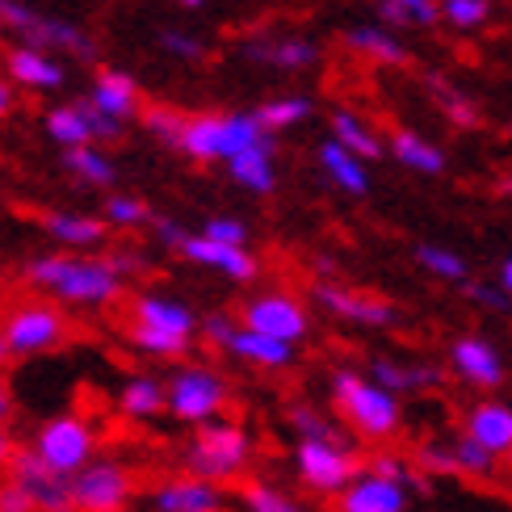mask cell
<instances>
[{"mask_svg": "<svg viewBox=\"0 0 512 512\" xmlns=\"http://www.w3.org/2000/svg\"><path fill=\"white\" fill-rule=\"evenodd\" d=\"M328 139H336L340 147H349L353 156H361V160H378L387 147H382V139H378V131L374 126L361 118V114H353V110H332V118H328Z\"/></svg>", "mask_w": 512, "mask_h": 512, "instance_id": "26", "label": "cell"}, {"mask_svg": "<svg viewBox=\"0 0 512 512\" xmlns=\"http://www.w3.org/2000/svg\"><path fill=\"white\" fill-rule=\"evenodd\" d=\"M89 105V101H84ZM89 126H93V139H105V143H114V139H122V122H114V118H105V114H97L93 105H89Z\"/></svg>", "mask_w": 512, "mask_h": 512, "instance_id": "53", "label": "cell"}, {"mask_svg": "<svg viewBox=\"0 0 512 512\" xmlns=\"http://www.w3.org/2000/svg\"><path fill=\"white\" fill-rule=\"evenodd\" d=\"M450 361H454L458 378H466L471 387L492 391L504 382V357L492 340H483V336H458L450 345Z\"/></svg>", "mask_w": 512, "mask_h": 512, "instance_id": "16", "label": "cell"}, {"mask_svg": "<svg viewBox=\"0 0 512 512\" xmlns=\"http://www.w3.org/2000/svg\"><path fill=\"white\" fill-rule=\"evenodd\" d=\"M273 135L261 126L256 110H231V114H189L185 122V135H181V152L189 160H202V164H231L236 156L252 152V147L269 143Z\"/></svg>", "mask_w": 512, "mask_h": 512, "instance_id": "2", "label": "cell"}, {"mask_svg": "<svg viewBox=\"0 0 512 512\" xmlns=\"http://www.w3.org/2000/svg\"><path fill=\"white\" fill-rule=\"evenodd\" d=\"M5 76L9 84H21V89L30 93H55L63 89V63L51 55V51H38V47H26V42H17V47L5 51Z\"/></svg>", "mask_w": 512, "mask_h": 512, "instance_id": "15", "label": "cell"}, {"mask_svg": "<svg viewBox=\"0 0 512 512\" xmlns=\"http://www.w3.org/2000/svg\"><path fill=\"white\" fill-rule=\"evenodd\" d=\"M0 512H38V508H34V500L9 479V483H0Z\"/></svg>", "mask_w": 512, "mask_h": 512, "instance_id": "51", "label": "cell"}, {"mask_svg": "<svg viewBox=\"0 0 512 512\" xmlns=\"http://www.w3.org/2000/svg\"><path fill=\"white\" fill-rule=\"evenodd\" d=\"M248 433L240 424L231 420H210L198 429L194 445H189V471L194 479H206V483H231L240 475V466L248 462Z\"/></svg>", "mask_w": 512, "mask_h": 512, "instance_id": "5", "label": "cell"}, {"mask_svg": "<svg viewBox=\"0 0 512 512\" xmlns=\"http://www.w3.org/2000/svg\"><path fill=\"white\" fill-rule=\"evenodd\" d=\"M122 412L126 416H156V412H164L168 408V391L160 387V382L156 378H131V382H126V387H122Z\"/></svg>", "mask_w": 512, "mask_h": 512, "instance_id": "37", "label": "cell"}, {"mask_svg": "<svg viewBox=\"0 0 512 512\" xmlns=\"http://www.w3.org/2000/svg\"><path fill=\"white\" fill-rule=\"evenodd\" d=\"M0 30H5V26H0Z\"/></svg>", "mask_w": 512, "mask_h": 512, "instance_id": "62", "label": "cell"}, {"mask_svg": "<svg viewBox=\"0 0 512 512\" xmlns=\"http://www.w3.org/2000/svg\"><path fill=\"white\" fill-rule=\"evenodd\" d=\"M403 487L387 483V479H357L353 487H345L336 500V512H403Z\"/></svg>", "mask_w": 512, "mask_h": 512, "instance_id": "24", "label": "cell"}, {"mask_svg": "<svg viewBox=\"0 0 512 512\" xmlns=\"http://www.w3.org/2000/svg\"><path fill=\"white\" fill-rule=\"evenodd\" d=\"M466 437H475L487 454H512V408L508 403H475L466 416Z\"/></svg>", "mask_w": 512, "mask_h": 512, "instance_id": "22", "label": "cell"}, {"mask_svg": "<svg viewBox=\"0 0 512 512\" xmlns=\"http://www.w3.org/2000/svg\"><path fill=\"white\" fill-rule=\"evenodd\" d=\"M416 466H424L429 475H462L458 471V458H454V445H437V441L420 445V450H416Z\"/></svg>", "mask_w": 512, "mask_h": 512, "instance_id": "48", "label": "cell"}, {"mask_svg": "<svg viewBox=\"0 0 512 512\" xmlns=\"http://www.w3.org/2000/svg\"><path fill=\"white\" fill-rule=\"evenodd\" d=\"M240 55L248 63H261V68H277V72H303L311 63H319V42L303 38V34H282V38H248Z\"/></svg>", "mask_w": 512, "mask_h": 512, "instance_id": "14", "label": "cell"}, {"mask_svg": "<svg viewBox=\"0 0 512 512\" xmlns=\"http://www.w3.org/2000/svg\"><path fill=\"white\" fill-rule=\"evenodd\" d=\"M240 328L261 332V336H273V340H282V345H294V340L307 336L311 319H307V307L298 303L294 294L269 290V294L244 298V307H240Z\"/></svg>", "mask_w": 512, "mask_h": 512, "instance_id": "7", "label": "cell"}, {"mask_svg": "<svg viewBox=\"0 0 512 512\" xmlns=\"http://www.w3.org/2000/svg\"><path fill=\"white\" fill-rule=\"evenodd\" d=\"M21 277L76 307H110L122 298V273L110 261H97V256H72V252L30 256Z\"/></svg>", "mask_w": 512, "mask_h": 512, "instance_id": "1", "label": "cell"}, {"mask_svg": "<svg viewBox=\"0 0 512 512\" xmlns=\"http://www.w3.org/2000/svg\"><path fill=\"white\" fill-rule=\"evenodd\" d=\"M89 454H93V429L80 416H59L38 429V458L59 475L80 471Z\"/></svg>", "mask_w": 512, "mask_h": 512, "instance_id": "11", "label": "cell"}, {"mask_svg": "<svg viewBox=\"0 0 512 512\" xmlns=\"http://www.w3.org/2000/svg\"><path fill=\"white\" fill-rule=\"evenodd\" d=\"M462 290H466V298H471V303H479V307H487V311H512V298L500 290V282L487 286V282H475V277H471V282H466Z\"/></svg>", "mask_w": 512, "mask_h": 512, "instance_id": "50", "label": "cell"}, {"mask_svg": "<svg viewBox=\"0 0 512 512\" xmlns=\"http://www.w3.org/2000/svg\"><path fill=\"white\" fill-rule=\"evenodd\" d=\"M370 475L374 479H387V483H395V487H412V492H429V479H424L420 471H412L403 458H395V454H374L370 458Z\"/></svg>", "mask_w": 512, "mask_h": 512, "instance_id": "41", "label": "cell"}, {"mask_svg": "<svg viewBox=\"0 0 512 512\" xmlns=\"http://www.w3.org/2000/svg\"><path fill=\"white\" fill-rule=\"evenodd\" d=\"M361 462L353 458L349 445H328V441H303L298 445V475L315 492H345L349 479H357Z\"/></svg>", "mask_w": 512, "mask_h": 512, "instance_id": "10", "label": "cell"}, {"mask_svg": "<svg viewBox=\"0 0 512 512\" xmlns=\"http://www.w3.org/2000/svg\"><path fill=\"white\" fill-rule=\"evenodd\" d=\"M454 458H458V471L462 475H492L496 471V454H487L475 437H458L454 441Z\"/></svg>", "mask_w": 512, "mask_h": 512, "instance_id": "45", "label": "cell"}, {"mask_svg": "<svg viewBox=\"0 0 512 512\" xmlns=\"http://www.w3.org/2000/svg\"><path fill=\"white\" fill-rule=\"evenodd\" d=\"M5 340L17 357H30V353H47L55 349L63 336H68V319H63L59 307L51 303H21L5 315Z\"/></svg>", "mask_w": 512, "mask_h": 512, "instance_id": "8", "label": "cell"}, {"mask_svg": "<svg viewBox=\"0 0 512 512\" xmlns=\"http://www.w3.org/2000/svg\"><path fill=\"white\" fill-rule=\"evenodd\" d=\"M152 227H156V240L168 244V248H177V252H181V244L189 240V231H185L177 219H160V215H152Z\"/></svg>", "mask_w": 512, "mask_h": 512, "instance_id": "52", "label": "cell"}, {"mask_svg": "<svg viewBox=\"0 0 512 512\" xmlns=\"http://www.w3.org/2000/svg\"><path fill=\"white\" fill-rule=\"evenodd\" d=\"M126 340H131L135 349L152 353V357H185V349H189V340H185V336H168V332L139 328V324H131V332H126Z\"/></svg>", "mask_w": 512, "mask_h": 512, "instance_id": "42", "label": "cell"}, {"mask_svg": "<svg viewBox=\"0 0 512 512\" xmlns=\"http://www.w3.org/2000/svg\"><path fill=\"white\" fill-rule=\"evenodd\" d=\"M105 261H110V265H114V269H118V273L126 277V273H135V265H139V256L122 248V252H114V256H105Z\"/></svg>", "mask_w": 512, "mask_h": 512, "instance_id": "54", "label": "cell"}, {"mask_svg": "<svg viewBox=\"0 0 512 512\" xmlns=\"http://www.w3.org/2000/svg\"><path fill=\"white\" fill-rule=\"evenodd\" d=\"M63 164H68V173L84 185H97V189L114 185V164H110V156H101V147H93V143L63 152Z\"/></svg>", "mask_w": 512, "mask_h": 512, "instance_id": "36", "label": "cell"}, {"mask_svg": "<svg viewBox=\"0 0 512 512\" xmlns=\"http://www.w3.org/2000/svg\"><path fill=\"white\" fill-rule=\"evenodd\" d=\"M181 256L194 261V265H206V269L231 277V282H252V277L261 273V265H256V256L248 248H231V244L206 240V236H189L181 244Z\"/></svg>", "mask_w": 512, "mask_h": 512, "instance_id": "17", "label": "cell"}, {"mask_svg": "<svg viewBox=\"0 0 512 512\" xmlns=\"http://www.w3.org/2000/svg\"><path fill=\"white\" fill-rule=\"evenodd\" d=\"M89 105L97 114L114 118V122L135 118V114H143L139 110V80L131 72H122V68H101L93 89H89Z\"/></svg>", "mask_w": 512, "mask_h": 512, "instance_id": "18", "label": "cell"}, {"mask_svg": "<svg viewBox=\"0 0 512 512\" xmlns=\"http://www.w3.org/2000/svg\"><path fill=\"white\" fill-rule=\"evenodd\" d=\"M202 236L206 240H219V244H231V248H244L248 244V223L236 219V215H215V219H206Z\"/></svg>", "mask_w": 512, "mask_h": 512, "instance_id": "47", "label": "cell"}, {"mask_svg": "<svg viewBox=\"0 0 512 512\" xmlns=\"http://www.w3.org/2000/svg\"><path fill=\"white\" fill-rule=\"evenodd\" d=\"M290 424L298 433H303V441H328V445H345V437L336 433V424H328L324 416H319L315 408H307V403H294L290 408Z\"/></svg>", "mask_w": 512, "mask_h": 512, "instance_id": "44", "label": "cell"}, {"mask_svg": "<svg viewBox=\"0 0 512 512\" xmlns=\"http://www.w3.org/2000/svg\"><path fill=\"white\" fill-rule=\"evenodd\" d=\"M160 47L177 63H198L206 55V42L198 34H189V30H160Z\"/></svg>", "mask_w": 512, "mask_h": 512, "instance_id": "46", "label": "cell"}, {"mask_svg": "<svg viewBox=\"0 0 512 512\" xmlns=\"http://www.w3.org/2000/svg\"><path fill=\"white\" fill-rule=\"evenodd\" d=\"M177 5H185V9H202L206 0H177Z\"/></svg>", "mask_w": 512, "mask_h": 512, "instance_id": "61", "label": "cell"}, {"mask_svg": "<svg viewBox=\"0 0 512 512\" xmlns=\"http://www.w3.org/2000/svg\"><path fill=\"white\" fill-rule=\"evenodd\" d=\"M391 156L403 164V168H412V173L420 177H441L445 168H450V160H445V152L433 143V139H424L420 131H412V126H399V131H391Z\"/></svg>", "mask_w": 512, "mask_h": 512, "instance_id": "23", "label": "cell"}, {"mask_svg": "<svg viewBox=\"0 0 512 512\" xmlns=\"http://www.w3.org/2000/svg\"><path fill=\"white\" fill-rule=\"evenodd\" d=\"M42 227L63 248H97L105 240V219L76 215V210H51V215H42Z\"/></svg>", "mask_w": 512, "mask_h": 512, "instance_id": "27", "label": "cell"}, {"mask_svg": "<svg viewBox=\"0 0 512 512\" xmlns=\"http://www.w3.org/2000/svg\"><path fill=\"white\" fill-rule=\"evenodd\" d=\"M311 97H303V93H286V97H273V101H265L261 110H256V118H261V126L269 135H282V131H290V126H298V122H307L311 118Z\"/></svg>", "mask_w": 512, "mask_h": 512, "instance_id": "35", "label": "cell"}, {"mask_svg": "<svg viewBox=\"0 0 512 512\" xmlns=\"http://www.w3.org/2000/svg\"><path fill=\"white\" fill-rule=\"evenodd\" d=\"M101 219H105V227L131 231V227L152 223V210H147V202H139V198H131V194H110V198H105Z\"/></svg>", "mask_w": 512, "mask_h": 512, "instance_id": "40", "label": "cell"}, {"mask_svg": "<svg viewBox=\"0 0 512 512\" xmlns=\"http://www.w3.org/2000/svg\"><path fill=\"white\" fill-rule=\"evenodd\" d=\"M340 42H345L349 51L382 63V68H403V63L412 59L408 42H403L395 30H387V26H349L345 34H340Z\"/></svg>", "mask_w": 512, "mask_h": 512, "instance_id": "21", "label": "cell"}, {"mask_svg": "<svg viewBox=\"0 0 512 512\" xmlns=\"http://www.w3.org/2000/svg\"><path fill=\"white\" fill-rule=\"evenodd\" d=\"M227 408V387L215 370L185 366L168 382V412L185 424H210Z\"/></svg>", "mask_w": 512, "mask_h": 512, "instance_id": "6", "label": "cell"}, {"mask_svg": "<svg viewBox=\"0 0 512 512\" xmlns=\"http://www.w3.org/2000/svg\"><path fill=\"white\" fill-rule=\"evenodd\" d=\"M9 408H13V399H9V387H5V382H0V420L9 416Z\"/></svg>", "mask_w": 512, "mask_h": 512, "instance_id": "58", "label": "cell"}, {"mask_svg": "<svg viewBox=\"0 0 512 512\" xmlns=\"http://www.w3.org/2000/svg\"><path fill=\"white\" fill-rule=\"evenodd\" d=\"M227 353H236L240 361H248V366H261V370H286L294 361V345H282V340L248 332V328L236 332V340H231Z\"/></svg>", "mask_w": 512, "mask_h": 512, "instance_id": "30", "label": "cell"}, {"mask_svg": "<svg viewBox=\"0 0 512 512\" xmlns=\"http://www.w3.org/2000/svg\"><path fill=\"white\" fill-rule=\"evenodd\" d=\"M332 399H336L340 420H349L353 433H361L366 441H387L399 429V403L391 391H382L374 378H361L353 370H336Z\"/></svg>", "mask_w": 512, "mask_h": 512, "instance_id": "3", "label": "cell"}, {"mask_svg": "<svg viewBox=\"0 0 512 512\" xmlns=\"http://www.w3.org/2000/svg\"><path fill=\"white\" fill-rule=\"evenodd\" d=\"M227 177L236 181L240 189H248V194H273V189H277V168H273V139L231 160V164H227Z\"/></svg>", "mask_w": 512, "mask_h": 512, "instance_id": "29", "label": "cell"}, {"mask_svg": "<svg viewBox=\"0 0 512 512\" xmlns=\"http://www.w3.org/2000/svg\"><path fill=\"white\" fill-rule=\"evenodd\" d=\"M500 194H504V198H512V173L500 181Z\"/></svg>", "mask_w": 512, "mask_h": 512, "instance_id": "60", "label": "cell"}, {"mask_svg": "<svg viewBox=\"0 0 512 512\" xmlns=\"http://www.w3.org/2000/svg\"><path fill=\"white\" fill-rule=\"evenodd\" d=\"M42 126H47V135L63 147V152L97 143V139H93V126H89V105H84V101H63V105H55V110H47V118H42Z\"/></svg>", "mask_w": 512, "mask_h": 512, "instance_id": "25", "label": "cell"}, {"mask_svg": "<svg viewBox=\"0 0 512 512\" xmlns=\"http://www.w3.org/2000/svg\"><path fill=\"white\" fill-rule=\"evenodd\" d=\"M231 487H236V492L248 500L252 512H303L298 504H290L282 492H273V487L256 483V479H231Z\"/></svg>", "mask_w": 512, "mask_h": 512, "instance_id": "43", "label": "cell"}, {"mask_svg": "<svg viewBox=\"0 0 512 512\" xmlns=\"http://www.w3.org/2000/svg\"><path fill=\"white\" fill-rule=\"evenodd\" d=\"M9 479L34 500L38 512H80L76 508V496H72V483L68 475L51 471L34 450H17L13 462H9Z\"/></svg>", "mask_w": 512, "mask_h": 512, "instance_id": "9", "label": "cell"}, {"mask_svg": "<svg viewBox=\"0 0 512 512\" xmlns=\"http://www.w3.org/2000/svg\"><path fill=\"white\" fill-rule=\"evenodd\" d=\"M311 298L324 311L349 319V324H361V328H391L399 311L378 294H361V290H349V286H336V282H315L311 286Z\"/></svg>", "mask_w": 512, "mask_h": 512, "instance_id": "12", "label": "cell"}, {"mask_svg": "<svg viewBox=\"0 0 512 512\" xmlns=\"http://www.w3.org/2000/svg\"><path fill=\"white\" fill-rule=\"evenodd\" d=\"M319 168H324V177L340 189V194H349V198H366L370 194V164L353 156L349 147H340L336 139H324L319 143V152H315Z\"/></svg>", "mask_w": 512, "mask_h": 512, "instance_id": "20", "label": "cell"}, {"mask_svg": "<svg viewBox=\"0 0 512 512\" xmlns=\"http://www.w3.org/2000/svg\"><path fill=\"white\" fill-rule=\"evenodd\" d=\"M370 378L378 382L382 391H391V395H399V391H429V387H441V370L437 366H399V361H387V357H374L370 361Z\"/></svg>", "mask_w": 512, "mask_h": 512, "instance_id": "28", "label": "cell"}, {"mask_svg": "<svg viewBox=\"0 0 512 512\" xmlns=\"http://www.w3.org/2000/svg\"><path fill=\"white\" fill-rule=\"evenodd\" d=\"M424 84H429V93H433V101H437V110H441L445 118H450L454 126H462V131H475V126L483 122V118H479V110H475V101L466 97V93L458 89V84H450V80L437 76V72L424 76Z\"/></svg>", "mask_w": 512, "mask_h": 512, "instance_id": "33", "label": "cell"}, {"mask_svg": "<svg viewBox=\"0 0 512 512\" xmlns=\"http://www.w3.org/2000/svg\"><path fill=\"white\" fill-rule=\"evenodd\" d=\"M13 454H17V450H13V441H9V433H5V429H0V466H9V462H13Z\"/></svg>", "mask_w": 512, "mask_h": 512, "instance_id": "56", "label": "cell"}, {"mask_svg": "<svg viewBox=\"0 0 512 512\" xmlns=\"http://www.w3.org/2000/svg\"><path fill=\"white\" fill-rule=\"evenodd\" d=\"M131 324L189 340V336H194V328H198V319H194V311H189L185 303H177V298H168V294H139L131 303Z\"/></svg>", "mask_w": 512, "mask_h": 512, "instance_id": "19", "label": "cell"}, {"mask_svg": "<svg viewBox=\"0 0 512 512\" xmlns=\"http://www.w3.org/2000/svg\"><path fill=\"white\" fill-rule=\"evenodd\" d=\"M416 265L424 273L441 277V282H458V286L471 282V265H466V256L454 252V248H445V244H416Z\"/></svg>", "mask_w": 512, "mask_h": 512, "instance_id": "34", "label": "cell"}, {"mask_svg": "<svg viewBox=\"0 0 512 512\" xmlns=\"http://www.w3.org/2000/svg\"><path fill=\"white\" fill-rule=\"evenodd\" d=\"M0 26L21 34L26 47H38V51H68L72 59L80 63H93L97 59V47L93 38L84 34L76 21H63V17H51V13H38L26 0H0Z\"/></svg>", "mask_w": 512, "mask_h": 512, "instance_id": "4", "label": "cell"}, {"mask_svg": "<svg viewBox=\"0 0 512 512\" xmlns=\"http://www.w3.org/2000/svg\"><path fill=\"white\" fill-rule=\"evenodd\" d=\"M496 282H500V290L512 298V256H504L500 261V273H496Z\"/></svg>", "mask_w": 512, "mask_h": 512, "instance_id": "55", "label": "cell"}, {"mask_svg": "<svg viewBox=\"0 0 512 512\" xmlns=\"http://www.w3.org/2000/svg\"><path fill=\"white\" fill-rule=\"evenodd\" d=\"M236 319H231L227 311H210L202 315V336L210 340V345H219V349H231V340H236Z\"/></svg>", "mask_w": 512, "mask_h": 512, "instance_id": "49", "label": "cell"}, {"mask_svg": "<svg viewBox=\"0 0 512 512\" xmlns=\"http://www.w3.org/2000/svg\"><path fill=\"white\" fill-rule=\"evenodd\" d=\"M139 122H143V131L152 135V139L181 147V135H185V122H189V114H181V110H168V105H147V110L139 114Z\"/></svg>", "mask_w": 512, "mask_h": 512, "instance_id": "39", "label": "cell"}, {"mask_svg": "<svg viewBox=\"0 0 512 512\" xmlns=\"http://www.w3.org/2000/svg\"><path fill=\"white\" fill-rule=\"evenodd\" d=\"M492 9H496L492 0H441V21L462 34H471L492 21Z\"/></svg>", "mask_w": 512, "mask_h": 512, "instance_id": "38", "label": "cell"}, {"mask_svg": "<svg viewBox=\"0 0 512 512\" xmlns=\"http://www.w3.org/2000/svg\"><path fill=\"white\" fill-rule=\"evenodd\" d=\"M131 492H135L131 471H126V466H114V462L89 466V471L72 483V496H76L80 512H122Z\"/></svg>", "mask_w": 512, "mask_h": 512, "instance_id": "13", "label": "cell"}, {"mask_svg": "<svg viewBox=\"0 0 512 512\" xmlns=\"http://www.w3.org/2000/svg\"><path fill=\"white\" fill-rule=\"evenodd\" d=\"M215 504H219V496L206 479H173L156 492L160 512H215Z\"/></svg>", "mask_w": 512, "mask_h": 512, "instance_id": "31", "label": "cell"}, {"mask_svg": "<svg viewBox=\"0 0 512 512\" xmlns=\"http://www.w3.org/2000/svg\"><path fill=\"white\" fill-rule=\"evenodd\" d=\"M9 110H13V89H9V80H0V118Z\"/></svg>", "mask_w": 512, "mask_h": 512, "instance_id": "57", "label": "cell"}, {"mask_svg": "<svg viewBox=\"0 0 512 512\" xmlns=\"http://www.w3.org/2000/svg\"><path fill=\"white\" fill-rule=\"evenodd\" d=\"M13 357V349H9V340H5V332H0V366H5V361Z\"/></svg>", "mask_w": 512, "mask_h": 512, "instance_id": "59", "label": "cell"}, {"mask_svg": "<svg viewBox=\"0 0 512 512\" xmlns=\"http://www.w3.org/2000/svg\"><path fill=\"white\" fill-rule=\"evenodd\" d=\"M387 30H433L441 21V0H378Z\"/></svg>", "mask_w": 512, "mask_h": 512, "instance_id": "32", "label": "cell"}]
</instances>
